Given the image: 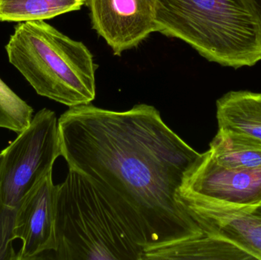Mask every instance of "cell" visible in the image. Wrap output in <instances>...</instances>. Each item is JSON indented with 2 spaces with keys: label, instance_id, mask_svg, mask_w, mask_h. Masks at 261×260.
<instances>
[{
  "label": "cell",
  "instance_id": "1",
  "mask_svg": "<svg viewBox=\"0 0 261 260\" xmlns=\"http://www.w3.org/2000/svg\"><path fill=\"white\" fill-rule=\"evenodd\" d=\"M58 128L69 168L91 180L144 252L204 235L177 199L201 154L164 123L155 107H70Z\"/></svg>",
  "mask_w": 261,
  "mask_h": 260
},
{
  "label": "cell",
  "instance_id": "2",
  "mask_svg": "<svg viewBox=\"0 0 261 260\" xmlns=\"http://www.w3.org/2000/svg\"><path fill=\"white\" fill-rule=\"evenodd\" d=\"M156 32L178 38L210 62L239 69L261 61L254 0H153Z\"/></svg>",
  "mask_w": 261,
  "mask_h": 260
},
{
  "label": "cell",
  "instance_id": "3",
  "mask_svg": "<svg viewBox=\"0 0 261 260\" xmlns=\"http://www.w3.org/2000/svg\"><path fill=\"white\" fill-rule=\"evenodd\" d=\"M55 259L143 260L136 242L116 209L88 177L69 168L58 185Z\"/></svg>",
  "mask_w": 261,
  "mask_h": 260
},
{
  "label": "cell",
  "instance_id": "4",
  "mask_svg": "<svg viewBox=\"0 0 261 260\" xmlns=\"http://www.w3.org/2000/svg\"><path fill=\"white\" fill-rule=\"evenodd\" d=\"M12 64L40 96L70 107L90 104L96 98L93 54L44 21L15 26L6 46Z\"/></svg>",
  "mask_w": 261,
  "mask_h": 260
},
{
  "label": "cell",
  "instance_id": "5",
  "mask_svg": "<svg viewBox=\"0 0 261 260\" xmlns=\"http://www.w3.org/2000/svg\"><path fill=\"white\" fill-rule=\"evenodd\" d=\"M61 156L58 119L43 108L0 154V260H16L12 243L15 215Z\"/></svg>",
  "mask_w": 261,
  "mask_h": 260
},
{
  "label": "cell",
  "instance_id": "6",
  "mask_svg": "<svg viewBox=\"0 0 261 260\" xmlns=\"http://www.w3.org/2000/svg\"><path fill=\"white\" fill-rule=\"evenodd\" d=\"M178 198L238 206L259 204L261 169H234L222 166L208 150L201 154L186 176Z\"/></svg>",
  "mask_w": 261,
  "mask_h": 260
},
{
  "label": "cell",
  "instance_id": "7",
  "mask_svg": "<svg viewBox=\"0 0 261 260\" xmlns=\"http://www.w3.org/2000/svg\"><path fill=\"white\" fill-rule=\"evenodd\" d=\"M178 201L204 234L226 240L261 260V203L238 206L190 198Z\"/></svg>",
  "mask_w": 261,
  "mask_h": 260
},
{
  "label": "cell",
  "instance_id": "8",
  "mask_svg": "<svg viewBox=\"0 0 261 260\" xmlns=\"http://www.w3.org/2000/svg\"><path fill=\"white\" fill-rule=\"evenodd\" d=\"M93 28L120 56L156 32L153 0H86Z\"/></svg>",
  "mask_w": 261,
  "mask_h": 260
},
{
  "label": "cell",
  "instance_id": "9",
  "mask_svg": "<svg viewBox=\"0 0 261 260\" xmlns=\"http://www.w3.org/2000/svg\"><path fill=\"white\" fill-rule=\"evenodd\" d=\"M58 185L47 174L28 195L15 215L12 238L22 242L16 260L40 259L55 249V213Z\"/></svg>",
  "mask_w": 261,
  "mask_h": 260
},
{
  "label": "cell",
  "instance_id": "10",
  "mask_svg": "<svg viewBox=\"0 0 261 260\" xmlns=\"http://www.w3.org/2000/svg\"><path fill=\"white\" fill-rule=\"evenodd\" d=\"M219 128H227L261 140V93L230 91L216 102Z\"/></svg>",
  "mask_w": 261,
  "mask_h": 260
},
{
  "label": "cell",
  "instance_id": "11",
  "mask_svg": "<svg viewBox=\"0 0 261 260\" xmlns=\"http://www.w3.org/2000/svg\"><path fill=\"white\" fill-rule=\"evenodd\" d=\"M158 259H254L232 243L202 236L156 247L144 252L143 260Z\"/></svg>",
  "mask_w": 261,
  "mask_h": 260
},
{
  "label": "cell",
  "instance_id": "12",
  "mask_svg": "<svg viewBox=\"0 0 261 260\" xmlns=\"http://www.w3.org/2000/svg\"><path fill=\"white\" fill-rule=\"evenodd\" d=\"M216 162L234 169H261V140L227 128H219L210 143Z\"/></svg>",
  "mask_w": 261,
  "mask_h": 260
},
{
  "label": "cell",
  "instance_id": "13",
  "mask_svg": "<svg viewBox=\"0 0 261 260\" xmlns=\"http://www.w3.org/2000/svg\"><path fill=\"white\" fill-rule=\"evenodd\" d=\"M86 0H0V21H44L79 10Z\"/></svg>",
  "mask_w": 261,
  "mask_h": 260
},
{
  "label": "cell",
  "instance_id": "14",
  "mask_svg": "<svg viewBox=\"0 0 261 260\" xmlns=\"http://www.w3.org/2000/svg\"><path fill=\"white\" fill-rule=\"evenodd\" d=\"M33 108L0 79V128L22 132L32 122Z\"/></svg>",
  "mask_w": 261,
  "mask_h": 260
},
{
  "label": "cell",
  "instance_id": "15",
  "mask_svg": "<svg viewBox=\"0 0 261 260\" xmlns=\"http://www.w3.org/2000/svg\"><path fill=\"white\" fill-rule=\"evenodd\" d=\"M255 2L256 5H257V7H258L259 10H260L261 13V0H254Z\"/></svg>",
  "mask_w": 261,
  "mask_h": 260
}]
</instances>
